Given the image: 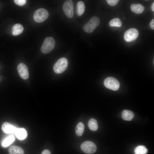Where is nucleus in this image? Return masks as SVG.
Returning a JSON list of instances; mask_svg holds the SVG:
<instances>
[{
    "label": "nucleus",
    "instance_id": "nucleus-14",
    "mask_svg": "<svg viewBox=\"0 0 154 154\" xmlns=\"http://www.w3.org/2000/svg\"><path fill=\"white\" fill-rule=\"evenodd\" d=\"M121 116L123 119L129 121L132 119L134 116V114L131 111L125 110L122 111Z\"/></svg>",
    "mask_w": 154,
    "mask_h": 154
},
{
    "label": "nucleus",
    "instance_id": "nucleus-5",
    "mask_svg": "<svg viewBox=\"0 0 154 154\" xmlns=\"http://www.w3.org/2000/svg\"><path fill=\"white\" fill-rule=\"evenodd\" d=\"M104 84L107 88L114 91L117 90L120 87V84L118 80L112 77L106 78L104 81Z\"/></svg>",
    "mask_w": 154,
    "mask_h": 154
},
{
    "label": "nucleus",
    "instance_id": "nucleus-6",
    "mask_svg": "<svg viewBox=\"0 0 154 154\" xmlns=\"http://www.w3.org/2000/svg\"><path fill=\"white\" fill-rule=\"evenodd\" d=\"M80 148L82 150L87 154H92L95 153L97 150L96 145L90 141H86L81 145Z\"/></svg>",
    "mask_w": 154,
    "mask_h": 154
},
{
    "label": "nucleus",
    "instance_id": "nucleus-4",
    "mask_svg": "<svg viewBox=\"0 0 154 154\" xmlns=\"http://www.w3.org/2000/svg\"><path fill=\"white\" fill-rule=\"evenodd\" d=\"M48 16L49 13L46 10L43 8H40L35 11L33 17L35 22L40 23L46 20Z\"/></svg>",
    "mask_w": 154,
    "mask_h": 154
},
{
    "label": "nucleus",
    "instance_id": "nucleus-2",
    "mask_svg": "<svg viewBox=\"0 0 154 154\" xmlns=\"http://www.w3.org/2000/svg\"><path fill=\"white\" fill-rule=\"evenodd\" d=\"M68 64V60L66 58H60L54 64L53 68L54 71L57 74L61 73L66 70Z\"/></svg>",
    "mask_w": 154,
    "mask_h": 154
},
{
    "label": "nucleus",
    "instance_id": "nucleus-19",
    "mask_svg": "<svg viewBox=\"0 0 154 154\" xmlns=\"http://www.w3.org/2000/svg\"><path fill=\"white\" fill-rule=\"evenodd\" d=\"M148 152L147 148L143 145H139L135 148V154H146Z\"/></svg>",
    "mask_w": 154,
    "mask_h": 154
},
{
    "label": "nucleus",
    "instance_id": "nucleus-3",
    "mask_svg": "<svg viewBox=\"0 0 154 154\" xmlns=\"http://www.w3.org/2000/svg\"><path fill=\"white\" fill-rule=\"evenodd\" d=\"M55 42L53 38L51 37L46 38L41 46V50L44 54L48 53L51 51L54 48Z\"/></svg>",
    "mask_w": 154,
    "mask_h": 154
},
{
    "label": "nucleus",
    "instance_id": "nucleus-13",
    "mask_svg": "<svg viewBox=\"0 0 154 154\" xmlns=\"http://www.w3.org/2000/svg\"><path fill=\"white\" fill-rule=\"evenodd\" d=\"M24 30V28L21 24H16L14 25L12 29V34L14 36H17L21 34Z\"/></svg>",
    "mask_w": 154,
    "mask_h": 154
},
{
    "label": "nucleus",
    "instance_id": "nucleus-18",
    "mask_svg": "<svg viewBox=\"0 0 154 154\" xmlns=\"http://www.w3.org/2000/svg\"><path fill=\"white\" fill-rule=\"evenodd\" d=\"M88 126L91 130L95 131L98 128V123L96 120L94 118H91L89 120L88 123Z\"/></svg>",
    "mask_w": 154,
    "mask_h": 154
},
{
    "label": "nucleus",
    "instance_id": "nucleus-17",
    "mask_svg": "<svg viewBox=\"0 0 154 154\" xmlns=\"http://www.w3.org/2000/svg\"><path fill=\"white\" fill-rule=\"evenodd\" d=\"M84 125L83 123L82 122H79L75 128L76 135L78 136H81L84 133Z\"/></svg>",
    "mask_w": 154,
    "mask_h": 154
},
{
    "label": "nucleus",
    "instance_id": "nucleus-15",
    "mask_svg": "<svg viewBox=\"0 0 154 154\" xmlns=\"http://www.w3.org/2000/svg\"><path fill=\"white\" fill-rule=\"evenodd\" d=\"M9 154H24L23 149L20 147L17 146H11L9 149Z\"/></svg>",
    "mask_w": 154,
    "mask_h": 154
},
{
    "label": "nucleus",
    "instance_id": "nucleus-23",
    "mask_svg": "<svg viewBox=\"0 0 154 154\" xmlns=\"http://www.w3.org/2000/svg\"><path fill=\"white\" fill-rule=\"evenodd\" d=\"M14 1L16 4L19 6L25 5L27 1L26 0H15Z\"/></svg>",
    "mask_w": 154,
    "mask_h": 154
},
{
    "label": "nucleus",
    "instance_id": "nucleus-11",
    "mask_svg": "<svg viewBox=\"0 0 154 154\" xmlns=\"http://www.w3.org/2000/svg\"><path fill=\"white\" fill-rule=\"evenodd\" d=\"M144 7L140 4H133L131 5V11L137 14L142 13L144 10Z\"/></svg>",
    "mask_w": 154,
    "mask_h": 154
},
{
    "label": "nucleus",
    "instance_id": "nucleus-24",
    "mask_svg": "<svg viewBox=\"0 0 154 154\" xmlns=\"http://www.w3.org/2000/svg\"><path fill=\"white\" fill-rule=\"evenodd\" d=\"M149 25L150 28L153 30L154 29V19L152 20L149 23Z\"/></svg>",
    "mask_w": 154,
    "mask_h": 154
},
{
    "label": "nucleus",
    "instance_id": "nucleus-8",
    "mask_svg": "<svg viewBox=\"0 0 154 154\" xmlns=\"http://www.w3.org/2000/svg\"><path fill=\"white\" fill-rule=\"evenodd\" d=\"M139 35L138 31L135 28L129 29L125 32L124 38L127 42H130L136 39Z\"/></svg>",
    "mask_w": 154,
    "mask_h": 154
},
{
    "label": "nucleus",
    "instance_id": "nucleus-10",
    "mask_svg": "<svg viewBox=\"0 0 154 154\" xmlns=\"http://www.w3.org/2000/svg\"><path fill=\"white\" fill-rule=\"evenodd\" d=\"M16 128L11 124L7 122H3L1 127L3 132L7 134H15Z\"/></svg>",
    "mask_w": 154,
    "mask_h": 154
},
{
    "label": "nucleus",
    "instance_id": "nucleus-9",
    "mask_svg": "<svg viewBox=\"0 0 154 154\" xmlns=\"http://www.w3.org/2000/svg\"><path fill=\"white\" fill-rule=\"evenodd\" d=\"M17 70L19 75L23 79L26 80L29 77L28 69L27 66L24 63H19L17 66Z\"/></svg>",
    "mask_w": 154,
    "mask_h": 154
},
{
    "label": "nucleus",
    "instance_id": "nucleus-16",
    "mask_svg": "<svg viewBox=\"0 0 154 154\" xmlns=\"http://www.w3.org/2000/svg\"><path fill=\"white\" fill-rule=\"evenodd\" d=\"M85 9L84 4L81 1L78 2L76 5V13L79 16H80L84 13Z\"/></svg>",
    "mask_w": 154,
    "mask_h": 154
},
{
    "label": "nucleus",
    "instance_id": "nucleus-26",
    "mask_svg": "<svg viewBox=\"0 0 154 154\" xmlns=\"http://www.w3.org/2000/svg\"><path fill=\"white\" fill-rule=\"evenodd\" d=\"M151 9L152 11L153 12L154 11V3L153 2L151 6Z\"/></svg>",
    "mask_w": 154,
    "mask_h": 154
},
{
    "label": "nucleus",
    "instance_id": "nucleus-21",
    "mask_svg": "<svg viewBox=\"0 0 154 154\" xmlns=\"http://www.w3.org/2000/svg\"><path fill=\"white\" fill-rule=\"evenodd\" d=\"M109 25L111 27H121L122 26V23L119 19L116 18L110 21Z\"/></svg>",
    "mask_w": 154,
    "mask_h": 154
},
{
    "label": "nucleus",
    "instance_id": "nucleus-22",
    "mask_svg": "<svg viewBox=\"0 0 154 154\" xmlns=\"http://www.w3.org/2000/svg\"><path fill=\"white\" fill-rule=\"evenodd\" d=\"M106 1L108 4L111 6H115L119 1L118 0H107Z\"/></svg>",
    "mask_w": 154,
    "mask_h": 154
},
{
    "label": "nucleus",
    "instance_id": "nucleus-12",
    "mask_svg": "<svg viewBox=\"0 0 154 154\" xmlns=\"http://www.w3.org/2000/svg\"><path fill=\"white\" fill-rule=\"evenodd\" d=\"M15 134L17 137L20 140H23L27 137V133L25 130L23 128H16Z\"/></svg>",
    "mask_w": 154,
    "mask_h": 154
},
{
    "label": "nucleus",
    "instance_id": "nucleus-25",
    "mask_svg": "<svg viewBox=\"0 0 154 154\" xmlns=\"http://www.w3.org/2000/svg\"><path fill=\"white\" fill-rule=\"evenodd\" d=\"M41 154H51V153L49 150L45 149L42 152Z\"/></svg>",
    "mask_w": 154,
    "mask_h": 154
},
{
    "label": "nucleus",
    "instance_id": "nucleus-1",
    "mask_svg": "<svg viewBox=\"0 0 154 154\" xmlns=\"http://www.w3.org/2000/svg\"><path fill=\"white\" fill-rule=\"evenodd\" d=\"M100 22L99 18L93 17L90 19L88 22L83 25V30L86 33H91L99 25Z\"/></svg>",
    "mask_w": 154,
    "mask_h": 154
},
{
    "label": "nucleus",
    "instance_id": "nucleus-20",
    "mask_svg": "<svg viewBox=\"0 0 154 154\" xmlns=\"http://www.w3.org/2000/svg\"><path fill=\"white\" fill-rule=\"evenodd\" d=\"M14 137L13 135L9 136L6 138L2 141V145L4 147H7L11 144L15 140Z\"/></svg>",
    "mask_w": 154,
    "mask_h": 154
},
{
    "label": "nucleus",
    "instance_id": "nucleus-7",
    "mask_svg": "<svg viewBox=\"0 0 154 154\" xmlns=\"http://www.w3.org/2000/svg\"><path fill=\"white\" fill-rule=\"evenodd\" d=\"M63 11L66 16L72 18L74 15V6L73 1L71 0H66L63 6Z\"/></svg>",
    "mask_w": 154,
    "mask_h": 154
}]
</instances>
